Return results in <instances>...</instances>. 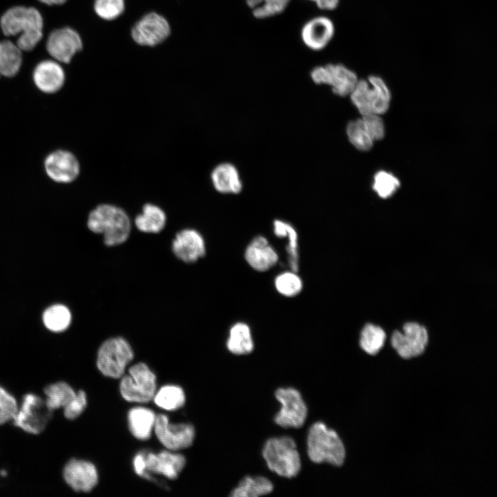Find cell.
Returning a JSON list of instances; mask_svg holds the SVG:
<instances>
[{
	"instance_id": "obj_35",
	"label": "cell",
	"mask_w": 497,
	"mask_h": 497,
	"mask_svg": "<svg viewBox=\"0 0 497 497\" xmlns=\"http://www.w3.org/2000/svg\"><path fill=\"white\" fill-rule=\"evenodd\" d=\"M277 291L285 297L297 295L302 289V281L297 272L287 271L281 273L275 279Z\"/></svg>"
},
{
	"instance_id": "obj_23",
	"label": "cell",
	"mask_w": 497,
	"mask_h": 497,
	"mask_svg": "<svg viewBox=\"0 0 497 497\" xmlns=\"http://www.w3.org/2000/svg\"><path fill=\"white\" fill-rule=\"evenodd\" d=\"M157 415L144 407L131 408L128 412V428L132 435L138 440H146L151 436Z\"/></svg>"
},
{
	"instance_id": "obj_4",
	"label": "cell",
	"mask_w": 497,
	"mask_h": 497,
	"mask_svg": "<svg viewBox=\"0 0 497 497\" xmlns=\"http://www.w3.org/2000/svg\"><path fill=\"white\" fill-rule=\"evenodd\" d=\"M268 468L280 476L291 478L301 469V459L294 440L289 436L268 439L262 449Z\"/></svg>"
},
{
	"instance_id": "obj_31",
	"label": "cell",
	"mask_w": 497,
	"mask_h": 497,
	"mask_svg": "<svg viewBox=\"0 0 497 497\" xmlns=\"http://www.w3.org/2000/svg\"><path fill=\"white\" fill-rule=\"evenodd\" d=\"M153 400L159 408L166 411H175L184 406L186 397L182 387L167 384L156 391Z\"/></svg>"
},
{
	"instance_id": "obj_7",
	"label": "cell",
	"mask_w": 497,
	"mask_h": 497,
	"mask_svg": "<svg viewBox=\"0 0 497 497\" xmlns=\"http://www.w3.org/2000/svg\"><path fill=\"white\" fill-rule=\"evenodd\" d=\"M156 391V376L144 362L130 367L119 383L120 393L128 402H148L153 399Z\"/></svg>"
},
{
	"instance_id": "obj_3",
	"label": "cell",
	"mask_w": 497,
	"mask_h": 497,
	"mask_svg": "<svg viewBox=\"0 0 497 497\" xmlns=\"http://www.w3.org/2000/svg\"><path fill=\"white\" fill-rule=\"evenodd\" d=\"M306 451L313 462H327L336 467L342 465L346 457L345 447L339 435L320 421L313 423L308 431Z\"/></svg>"
},
{
	"instance_id": "obj_21",
	"label": "cell",
	"mask_w": 497,
	"mask_h": 497,
	"mask_svg": "<svg viewBox=\"0 0 497 497\" xmlns=\"http://www.w3.org/2000/svg\"><path fill=\"white\" fill-rule=\"evenodd\" d=\"M36 86L46 93L58 91L65 81V73L58 61L44 60L39 63L33 72Z\"/></svg>"
},
{
	"instance_id": "obj_13",
	"label": "cell",
	"mask_w": 497,
	"mask_h": 497,
	"mask_svg": "<svg viewBox=\"0 0 497 497\" xmlns=\"http://www.w3.org/2000/svg\"><path fill=\"white\" fill-rule=\"evenodd\" d=\"M153 431L163 446L173 451L191 447L195 436L193 425L170 423L167 416L164 414L157 415Z\"/></svg>"
},
{
	"instance_id": "obj_36",
	"label": "cell",
	"mask_w": 497,
	"mask_h": 497,
	"mask_svg": "<svg viewBox=\"0 0 497 497\" xmlns=\"http://www.w3.org/2000/svg\"><path fill=\"white\" fill-rule=\"evenodd\" d=\"M400 186V180L389 172L379 170L373 177L372 188L380 198L391 197Z\"/></svg>"
},
{
	"instance_id": "obj_40",
	"label": "cell",
	"mask_w": 497,
	"mask_h": 497,
	"mask_svg": "<svg viewBox=\"0 0 497 497\" xmlns=\"http://www.w3.org/2000/svg\"><path fill=\"white\" fill-rule=\"evenodd\" d=\"M373 141L382 139L384 137V125L379 115L371 114L362 116Z\"/></svg>"
},
{
	"instance_id": "obj_26",
	"label": "cell",
	"mask_w": 497,
	"mask_h": 497,
	"mask_svg": "<svg viewBox=\"0 0 497 497\" xmlns=\"http://www.w3.org/2000/svg\"><path fill=\"white\" fill-rule=\"evenodd\" d=\"M273 232L278 237L286 238L288 244L286 250L288 254L289 267L291 271L298 272L299 269L298 236L295 228L283 220L273 222Z\"/></svg>"
},
{
	"instance_id": "obj_30",
	"label": "cell",
	"mask_w": 497,
	"mask_h": 497,
	"mask_svg": "<svg viewBox=\"0 0 497 497\" xmlns=\"http://www.w3.org/2000/svg\"><path fill=\"white\" fill-rule=\"evenodd\" d=\"M386 339V332L380 326L367 323L361 330L359 343L366 353L375 355L384 347Z\"/></svg>"
},
{
	"instance_id": "obj_15",
	"label": "cell",
	"mask_w": 497,
	"mask_h": 497,
	"mask_svg": "<svg viewBox=\"0 0 497 497\" xmlns=\"http://www.w3.org/2000/svg\"><path fill=\"white\" fill-rule=\"evenodd\" d=\"M63 478L75 491L89 492L97 485L99 477L96 467L88 460L72 458L63 468Z\"/></svg>"
},
{
	"instance_id": "obj_20",
	"label": "cell",
	"mask_w": 497,
	"mask_h": 497,
	"mask_svg": "<svg viewBox=\"0 0 497 497\" xmlns=\"http://www.w3.org/2000/svg\"><path fill=\"white\" fill-rule=\"evenodd\" d=\"M244 257L255 271H266L273 267L279 257L268 240L262 235L254 237L246 248Z\"/></svg>"
},
{
	"instance_id": "obj_41",
	"label": "cell",
	"mask_w": 497,
	"mask_h": 497,
	"mask_svg": "<svg viewBox=\"0 0 497 497\" xmlns=\"http://www.w3.org/2000/svg\"><path fill=\"white\" fill-rule=\"evenodd\" d=\"M133 465L137 475L143 478L151 480L150 476L146 471L144 451L137 453L133 458Z\"/></svg>"
},
{
	"instance_id": "obj_1",
	"label": "cell",
	"mask_w": 497,
	"mask_h": 497,
	"mask_svg": "<svg viewBox=\"0 0 497 497\" xmlns=\"http://www.w3.org/2000/svg\"><path fill=\"white\" fill-rule=\"evenodd\" d=\"M0 27L6 36L19 35L17 46L21 51H30L42 39L43 20L37 9L18 6L3 13Z\"/></svg>"
},
{
	"instance_id": "obj_42",
	"label": "cell",
	"mask_w": 497,
	"mask_h": 497,
	"mask_svg": "<svg viewBox=\"0 0 497 497\" xmlns=\"http://www.w3.org/2000/svg\"><path fill=\"white\" fill-rule=\"evenodd\" d=\"M313 3L318 8L323 11H332L337 8L340 0H306Z\"/></svg>"
},
{
	"instance_id": "obj_8",
	"label": "cell",
	"mask_w": 497,
	"mask_h": 497,
	"mask_svg": "<svg viewBox=\"0 0 497 497\" xmlns=\"http://www.w3.org/2000/svg\"><path fill=\"white\" fill-rule=\"evenodd\" d=\"M52 412L44 398L28 393L22 398L21 406L12 420L13 425L28 433L38 435L46 428Z\"/></svg>"
},
{
	"instance_id": "obj_28",
	"label": "cell",
	"mask_w": 497,
	"mask_h": 497,
	"mask_svg": "<svg viewBox=\"0 0 497 497\" xmlns=\"http://www.w3.org/2000/svg\"><path fill=\"white\" fill-rule=\"evenodd\" d=\"M21 52L10 40L0 41V77H11L18 72L22 64Z\"/></svg>"
},
{
	"instance_id": "obj_18",
	"label": "cell",
	"mask_w": 497,
	"mask_h": 497,
	"mask_svg": "<svg viewBox=\"0 0 497 497\" xmlns=\"http://www.w3.org/2000/svg\"><path fill=\"white\" fill-rule=\"evenodd\" d=\"M48 175L54 181L68 183L75 180L79 173V164L71 153L59 150L50 153L45 160Z\"/></svg>"
},
{
	"instance_id": "obj_33",
	"label": "cell",
	"mask_w": 497,
	"mask_h": 497,
	"mask_svg": "<svg viewBox=\"0 0 497 497\" xmlns=\"http://www.w3.org/2000/svg\"><path fill=\"white\" fill-rule=\"evenodd\" d=\"M346 132L349 142L358 150L367 151L372 148L374 141L362 117L349 121Z\"/></svg>"
},
{
	"instance_id": "obj_5",
	"label": "cell",
	"mask_w": 497,
	"mask_h": 497,
	"mask_svg": "<svg viewBox=\"0 0 497 497\" xmlns=\"http://www.w3.org/2000/svg\"><path fill=\"white\" fill-rule=\"evenodd\" d=\"M349 97L362 116L385 113L391 99L387 85L376 75L369 76L367 81L358 79Z\"/></svg>"
},
{
	"instance_id": "obj_6",
	"label": "cell",
	"mask_w": 497,
	"mask_h": 497,
	"mask_svg": "<svg viewBox=\"0 0 497 497\" xmlns=\"http://www.w3.org/2000/svg\"><path fill=\"white\" fill-rule=\"evenodd\" d=\"M133 357V351L124 338H111L99 347L96 364L98 370L104 376L117 379L124 375L126 367Z\"/></svg>"
},
{
	"instance_id": "obj_11",
	"label": "cell",
	"mask_w": 497,
	"mask_h": 497,
	"mask_svg": "<svg viewBox=\"0 0 497 497\" xmlns=\"http://www.w3.org/2000/svg\"><path fill=\"white\" fill-rule=\"evenodd\" d=\"M428 341L425 327L416 322L405 323L402 332L396 330L391 337L392 347L403 359H411L423 353Z\"/></svg>"
},
{
	"instance_id": "obj_16",
	"label": "cell",
	"mask_w": 497,
	"mask_h": 497,
	"mask_svg": "<svg viewBox=\"0 0 497 497\" xmlns=\"http://www.w3.org/2000/svg\"><path fill=\"white\" fill-rule=\"evenodd\" d=\"M335 32V25L331 19L326 15H318L304 23L300 30V38L309 50L321 51L330 43Z\"/></svg>"
},
{
	"instance_id": "obj_29",
	"label": "cell",
	"mask_w": 497,
	"mask_h": 497,
	"mask_svg": "<svg viewBox=\"0 0 497 497\" xmlns=\"http://www.w3.org/2000/svg\"><path fill=\"white\" fill-rule=\"evenodd\" d=\"M76 393L73 388L64 381L50 384L43 389L45 402L52 411L65 407L74 398Z\"/></svg>"
},
{
	"instance_id": "obj_12",
	"label": "cell",
	"mask_w": 497,
	"mask_h": 497,
	"mask_svg": "<svg viewBox=\"0 0 497 497\" xmlns=\"http://www.w3.org/2000/svg\"><path fill=\"white\" fill-rule=\"evenodd\" d=\"M170 26L166 19L155 12H148L133 26L130 35L138 45L155 47L170 35Z\"/></svg>"
},
{
	"instance_id": "obj_39",
	"label": "cell",
	"mask_w": 497,
	"mask_h": 497,
	"mask_svg": "<svg viewBox=\"0 0 497 497\" xmlns=\"http://www.w3.org/2000/svg\"><path fill=\"white\" fill-rule=\"evenodd\" d=\"M87 406V396L84 391L79 390L74 398L64 407V416L68 420H75L85 410Z\"/></svg>"
},
{
	"instance_id": "obj_24",
	"label": "cell",
	"mask_w": 497,
	"mask_h": 497,
	"mask_svg": "<svg viewBox=\"0 0 497 497\" xmlns=\"http://www.w3.org/2000/svg\"><path fill=\"white\" fill-rule=\"evenodd\" d=\"M166 215L165 212L158 206L146 204L140 214L135 219V225L142 232L157 233L165 226Z\"/></svg>"
},
{
	"instance_id": "obj_9",
	"label": "cell",
	"mask_w": 497,
	"mask_h": 497,
	"mask_svg": "<svg viewBox=\"0 0 497 497\" xmlns=\"http://www.w3.org/2000/svg\"><path fill=\"white\" fill-rule=\"evenodd\" d=\"M310 77L315 84L329 86L340 97L349 96L359 79L347 66L333 63L315 66Z\"/></svg>"
},
{
	"instance_id": "obj_2",
	"label": "cell",
	"mask_w": 497,
	"mask_h": 497,
	"mask_svg": "<svg viewBox=\"0 0 497 497\" xmlns=\"http://www.w3.org/2000/svg\"><path fill=\"white\" fill-rule=\"evenodd\" d=\"M88 228L103 235L106 246H114L126 241L130 233V221L126 212L113 204H102L89 214Z\"/></svg>"
},
{
	"instance_id": "obj_10",
	"label": "cell",
	"mask_w": 497,
	"mask_h": 497,
	"mask_svg": "<svg viewBox=\"0 0 497 497\" xmlns=\"http://www.w3.org/2000/svg\"><path fill=\"white\" fill-rule=\"evenodd\" d=\"M275 396L281 404L280 411L274 417L275 422L284 428L302 427L308 415V409L300 392L293 387L278 388Z\"/></svg>"
},
{
	"instance_id": "obj_14",
	"label": "cell",
	"mask_w": 497,
	"mask_h": 497,
	"mask_svg": "<svg viewBox=\"0 0 497 497\" xmlns=\"http://www.w3.org/2000/svg\"><path fill=\"white\" fill-rule=\"evenodd\" d=\"M83 48L82 39L74 29L65 27L58 28L50 34L46 50L54 60L68 64L72 58Z\"/></svg>"
},
{
	"instance_id": "obj_27",
	"label": "cell",
	"mask_w": 497,
	"mask_h": 497,
	"mask_svg": "<svg viewBox=\"0 0 497 497\" xmlns=\"http://www.w3.org/2000/svg\"><path fill=\"white\" fill-rule=\"evenodd\" d=\"M273 490V485L269 478L261 476H245L231 491L230 496L232 497H258L267 495Z\"/></svg>"
},
{
	"instance_id": "obj_25",
	"label": "cell",
	"mask_w": 497,
	"mask_h": 497,
	"mask_svg": "<svg viewBox=\"0 0 497 497\" xmlns=\"http://www.w3.org/2000/svg\"><path fill=\"white\" fill-rule=\"evenodd\" d=\"M226 347L231 353L235 355H244L253 351L254 342L251 329L247 324L239 322L231 327Z\"/></svg>"
},
{
	"instance_id": "obj_43",
	"label": "cell",
	"mask_w": 497,
	"mask_h": 497,
	"mask_svg": "<svg viewBox=\"0 0 497 497\" xmlns=\"http://www.w3.org/2000/svg\"><path fill=\"white\" fill-rule=\"evenodd\" d=\"M40 2L48 5V6H53V5H61L66 2L67 0H38Z\"/></svg>"
},
{
	"instance_id": "obj_22",
	"label": "cell",
	"mask_w": 497,
	"mask_h": 497,
	"mask_svg": "<svg viewBox=\"0 0 497 497\" xmlns=\"http://www.w3.org/2000/svg\"><path fill=\"white\" fill-rule=\"evenodd\" d=\"M211 178L215 189L221 193L237 194L242 189V182L237 168L222 163L212 170Z\"/></svg>"
},
{
	"instance_id": "obj_19",
	"label": "cell",
	"mask_w": 497,
	"mask_h": 497,
	"mask_svg": "<svg viewBox=\"0 0 497 497\" xmlns=\"http://www.w3.org/2000/svg\"><path fill=\"white\" fill-rule=\"evenodd\" d=\"M172 250L179 260L193 263L205 255L204 240L196 230L184 229L176 233L172 242Z\"/></svg>"
},
{
	"instance_id": "obj_37",
	"label": "cell",
	"mask_w": 497,
	"mask_h": 497,
	"mask_svg": "<svg viewBox=\"0 0 497 497\" xmlns=\"http://www.w3.org/2000/svg\"><path fill=\"white\" fill-rule=\"evenodd\" d=\"M125 10L124 0H95L96 14L105 21H113L120 17Z\"/></svg>"
},
{
	"instance_id": "obj_17",
	"label": "cell",
	"mask_w": 497,
	"mask_h": 497,
	"mask_svg": "<svg viewBox=\"0 0 497 497\" xmlns=\"http://www.w3.org/2000/svg\"><path fill=\"white\" fill-rule=\"evenodd\" d=\"M146 471L151 480L152 474L176 479L186 465L185 457L173 451L164 450L157 454L144 451Z\"/></svg>"
},
{
	"instance_id": "obj_38",
	"label": "cell",
	"mask_w": 497,
	"mask_h": 497,
	"mask_svg": "<svg viewBox=\"0 0 497 497\" xmlns=\"http://www.w3.org/2000/svg\"><path fill=\"white\" fill-rule=\"evenodd\" d=\"M18 408L16 398L0 385V426L12 420Z\"/></svg>"
},
{
	"instance_id": "obj_34",
	"label": "cell",
	"mask_w": 497,
	"mask_h": 497,
	"mask_svg": "<svg viewBox=\"0 0 497 497\" xmlns=\"http://www.w3.org/2000/svg\"><path fill=\"white\" fill-rule=\"evenodd\" d=\"M43 321L46 327L50 331L61 332L69 327L71 313L64 305H52L44 311Z\"/></svg>"
},
{
	"instance_id": "obj_32",
	"label": "cell",
	"mask_w": 497,
	"mask_h": 497,
	"mask_svg": "<svg viewBox=\"0 0 497 497\" xmlns=\"http://www.w3.org/2000/svg\"><path fill=\"white\" fill-rule=\"evenodd\" d=\"M291 0H245L253 16L257 19H266L282 13Z\"/></svg>"
}]
</instances>
